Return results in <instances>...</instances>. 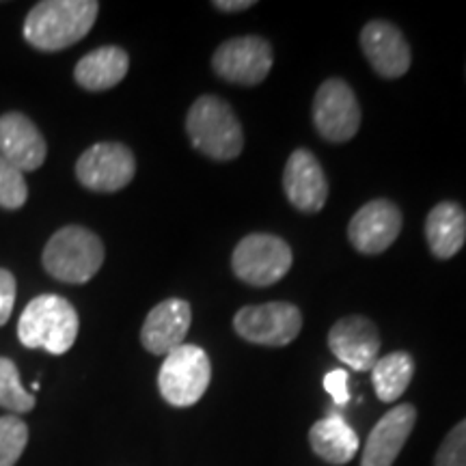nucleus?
Listing matches in <instances>:
<instances>
[{
  "label": "nucleus",
  "mask_w": 466,
  "mask_h": 466,
  "mask_svg": "<svg viewBox=\"0 0 466 466\" xmlns=\"http://www.w3.org/2000/svg\"><path fill=\"white\" fill-rule=\"evenodd\" d=\"M417 423V410L412 404L395 406L384 415L367 439L360 466H391L404 450L408 436Z\"/></svg>",
  "instance_id": "17"
},
{
  "label": "nucleus",
  "mask_w": 466,
  "mask_h": 466,
  "mask_svg": "<svg viewBox=\"0 0 466 466\" xmlns=\"http://www.w3.org/2000/svg\"><path fill=\"white\" fill-rule=\"evenodd\" d=\"M294 255L289 244L270 233H250L231 255L233 275L253 288H268L288 275Z\"/></svg>",
  "instance_id": "6"
},
{
  "label": "nucleus",
  "mask_w": 466,
  "mask_h": 466,
  "mask_svg": "<svg viewBox=\"0 0 466 466\" xmlns=\"http://www.w3.org/2000/svg\"><path fill=\"white\" fill-rule=\"evenodd\" d=\"M0 408L22 415L35 408V395L22 387L17 365L7 357H0Z\"/></svg>",
  "instance_id": "22"
},
{
  "label": "nucleus",
  "mask_w": 466,
  "mask_h": 466,
  "mask_svg": "<svg viewBox=\"0 0 466 466\" xmlns=\"http://www.w3.org/2000/svg\"><path fill=\"white\" fill-rule=\"evenodd\" d=\"M80 319L72 302L56 294H42L28 302L17 322V339L25 348L66 354L78 337Z\"/></svg>",
  "instance_id": "2"
},
{
  "label": "nucleus",
  "mask_w": 466,
  "mask_h": 466,
  "mask_svg": "<svg viewBox=\"0 0 466 466\" xmlns=\"http://www.w3.org/2000/svg\"><path fill=\"white\" fill-rule=\"evenodd\" d=\"M137 173L134 154L121 143H97L76 162V177L93 192H116L126 188Z\"/></svg>",
  "instance_id": "10"
},
{
  "label": "nucleus",
  "mask_w": 466,
  "mask_h": 466,
  "mask_svg": "<svg viewBox=\"0 0 466 466\" xmlns=\"http://www.w3.org/2000/svg\"><path fill=\"white\" fill-rule=\"evenodd\" d=\"M46 272L63 283L80 285L91 281L104 264V244L91 229L67 225L46 244L42 255Z\"/></svg>",
  "instance_id": "4"
},
{
  "label": "nucleus",
  "mask_w": 466,
  "mask_h": 466,
  "mask_svg": "<svg viewBox=\"0 0 466 466\" xmlns=\"http://www.w3.org/2000/svg\"><path fill=\"white\" fill-rule=\"evenodd\" d=\"M209 380H212V365L206 350L182 343L165 357L158 374V389L171 406L188 408L203 398Z\"/></svg>",
  "instance_id": "5"
},
{
  "label": "nucleus",
  "mask_w": 466,
  "mask_h": 466,
  "mask_svg": "<svg viewBox=\"0 0 466 466\" xmlns=\"http://www.w3.org/2000/svg\"><path fill=\"white\" fill-rule=\"evenodd\" d=\"M434 466H466V419L445 436Z\"/></svg>",
  "instance_id": "25"
},
{
  "label": "nucleus",
  "mask_w": 466,
  "mask_h": 466,
  "mask_svg": "<svg viewBox=\"0 0 466 466\" xmlns=\"http://www.w3.org/2000/svg\"><path fill=\"white\" fill-rule=\"evenodd\" d=\"M192 147L208 158L225 162L242 154L244 132L229 104L217 96H201L186 115Z\"/></svg>",
  "instance_id": "3"
},
{
  "label": "nucleus",
  "mask_w": 466,
  "mask_h": 466,
  "mask_svg": "<svg viewBox=\"0 0 466 466\" xmlns=\"http://www.w3.org/2000/svg\"><path fill=\"white\" fill-rule=\"evenodd\" d=\"M401 223H404V218H401L400 208L393 201H370L350 220L348 240L363 255L384 253L398 240Z\"/></svg>",
  "instance_id": "11"
},
{
  "label": "nucleus",
  "mask_w": 466,
  "mask_h": 466,
  "mask_svg": "<svg viewBox=\"0 0 466 466\" xmlns=\"http://www.w3.org/2000/svg\"><path fill=\"white\" fill-rule=\"evenodd\" d=\"M360 48L382 78H401L410 69V48L400 28L391 22H367L360 31Z\"/></svg>",
  "instance_id": "13"
},
{
  "label": "nucleus",
  "mask_w": 466,
  "mask_h": 466,
  "mask_svg": "<svg viewBox=\"0 0 466 466\" xmlns=\"http://www.w3.org/2000/svg\"><path fill=\"white\" fill-rule=\"evenodd\" d=\"M192 309L182 299L162 300L149 311L141 329V343L151 354H168L188 335Z\"/></svg>",
  "instance_id": "16"
},
{
  "label": "nucleus",
  "mask_w": 466,
  "mask_h": 466,
  "mask_svg": "<svg viewBox=\"0 0 466 466\" xmlns=\"http://www.w3.org/2000/svg\"><path fill=\"white\" fill-rule=\"evenodd\" d=\"M130 56L119 46H102L85 55L74 69V78L86 91L113 89L126 78Z\"/></svg>",
  "instance_id": "18"
},
{
  "label": "nucleus",
  "mask_w": 466,
  "mask_h": 466,
  "mask_svg": "<svg viewBox=\"0 0 466 466\" xmlns=\"http://www.w3.org/2000/svg\"><path fill=\"white\" fill-rule=\"evenodd\" d=\"M28 199L25 173L0 156V208L20 209Z\"/></svg>",
  "instance_id": "24"
},
{
  "label": "nucleus",
  "mask_w": 466,
  "mask_h": 466,
  "mask_svg": "<svg viewBox=\"0 0 466 466\" xmlns=\"http://www.w3.org/2000/svg\"><path fill=\"white\" fill-rule=\"evenodd\" d=\"M412 374H415V360L408 352H391L378 359L371 367V380H374L378 400L387 404L398 401L410 384Z\"/></svg>",
  "instance_id": "21"
},
{
  "label": "nucleus",
  "mask_w": 466,
  "mask_h": 466,
  "mask_svg": "<svg viewBox=\"0 0 466 466\" xmlns=\"http://www.w3.org/2000/svg\"><path fill=\"white\" fill-rule=\"evenodd\" d=\"M0 156L17 171H37L48 156V145L37 126L14 110L0 116Z\"/></svg>",
  "instance_id": "15"
},
{
  "label": "nucleus",
  "mask_w": 466,
  "mask_h": 466,
  "mask_svg": "<svg viewBox=\"0 0 466 466\" xmlns=\"http://www.w3.org/2000/svg\"><path fill=\"white\" fill-rule=\"evenodd\" d=\"M233 329L250 343L281 348L299 337L302 313L299 307L283 300L242 307L233 318Z\"/></svg>",
  "instance_id": "7"
},
{
  "label": "nucleus",
  "mask_w": 466,
  "mask_h": 466,
  "mask_svg": "<svg viewBox=\"0 0 466 466\" xmlns=\"http://www.w3.org/2000/svg\"><path fill=\"white\" fill-rule=\"evenodd\" d=\"M329 348L343 365L354 371H371L380 359V333L376 324L363 316H348L333 324Z\"/></svg>",
  "instance_id": "12"
},
{
  "label": "nucleus",
  "mask_w": 466,
  "mask_h": 466,
  "mask_svg": "<svg viewBox=\"0 0 466 466\" xmlns=\"http://www.w3.org/2000/svg\"><path fill=\"white\" fill-rule=\"evenodd\" d=\"M309 442L311 450L330 464H346L359 451V436L339 412H330L322 421L313 423Z\"/></svg>",
  "instance_id": "20"
},
{
  "label": "nucleus",
  "mask_w": 466,
  "mask_h": 466,
  "mask_svg": "<svg viewBox=\"0 0 466 466\" xmlns=\"http://www.w3.org/2000/svg\"><path fill=\"white\" fill-rule=\"evenodd\" d=\"M272 63H275L272 46L258 35L229 39L220 44L212 56V67L220 78L244 86L264 83Z\"/></svg>",
  "instance_id": "8"
},
{
  "label": "nucleus",
  "mask_w": 466,
  "mask_h": 466,
  "mask_svg": "<svg viewBox=\"0 0 466 466\" xmlns=\"http://www.w3.org/2000/svg\"><path fill=\"white\" fill-rule=\"evenodd\" d=\"M283 190L291 206L300 212L316 214L324 208L329 199V182L311 151H291L283 171Z\"/></svg>",
  "instance_id": "14"
},
{
  "label": "nucleus",
  "mask_w": 466,
  "mask_h": 466,
  "mask_svg": "<svg viewBox=\"0 0 466 466\" xmlns=\"http://www.w3.org/2000/svg\"><path fill=\"white\" fill-rule=\"evenodd\" d=\"M28 442V425L17 415L0 417V466H15Z\"/></svg>",
  "instance_id": "23"
},
{
  "label": "nucleus",
  "mask_w": 466,
  "mask_h": 466,
  "mask_svg": "<svg viewBox=\"0 0 466 466\" xmlns=\"http://www.w3.org/2000/svg\"><path fill=\"white\" fill-rule=\"evenodd\" d=\"M425 240L434 258L450 259L466 242V212L453 201H442L425 218Z\"/></svg>",
  "instance_id": "19"
},
{
  "label": "nucleus",
  "mask_w": 466,
  "mask_h": 466,
  "mask_svg": "<svg viewBox=\"0 0 466 466\" xmlns=\"http://www.w3.org/2000/svg\"><path fill=\"white\" fill-rule=\"evenodd\" d=\"M15 277L14 272L0 268V326L9 322L11 313H14V302H15Z\"/></svg>",
  "instance_id": "26"
},
{
  "label": "nucleus",
  "mask_w": 466,
  "mask_h": 466,
  "mask_svg": "<svg viewBox=\"0 0 466 466\" xmlns=\"http://www.w3.org/2000/svg\"><path fill=\"white\" fill-rule=\"evenodd\" d=\"M324 389L326 393L333 398L337 406H346L350 401V389H348V371L346 370H333L324 376Z\"/></svg>",
  "instance_id": "27"
},
{
  "label": "nucleus",
  "mask_w": 466,
  "mask_h": 466,
  "mask_svg": "<svg viewBox=\"0 0 466 466\" xmlns=\"http://www.w3.org/2000/svg\"><path fill=\"white\" fill-rule=\"evenodd\" d=\"M313 124L319 137L330 143H346L360 127L357 96L341 78L324 80L313 100Z\"/></svg>",
  "instance_id": "9"
},
{
  "label": "nucleus",
  "mask_w": 466,
  "mask_h": 466,
  "mask_svg": "<svg viewBox=\"0 0 466 466\" xmlns=\"http://www.w3.org/2000/svg\"><path fill=\"white\" fill-rule=\"evenodd\" d=\"M97 11L96 0H44L28 11L25 39L35 50H66L89 35Z\"/></svg>",
  "instance_id": "1"
},
{
  "label": "nucleus",
  "mask_w": 466,
  "mask_h": 466,
  "mask_svg": "<svg viewBox=\"0 0 466 466\" xmlns=\"http://www.w3.org/2000/svg\"><path fill=\"white\" fill-rule=\"evenodd\" d=\"M253 5H255L253 0H217V3H214V7L229 14V11H247L253 7Z\"/></svg>",
  "instance_id": "28"
}]
</instances>
